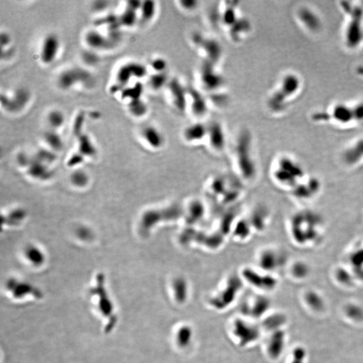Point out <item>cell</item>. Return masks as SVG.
Returning a JSON list of instances; mask_svg holds the SVG:
<instances>
[{
	"label": "cell",
	"instance_id": "6da1fadb",
	"mask_svg": "<svg viewBox=\"0 0 363 363\" xmlns=\"http://www.w3.org/2000/svg\"><path fill=\"white\" fill-rule=\"evenodd\" d=\"M302 80L298 74L289 73L280 81L278 89L268 100L269 109L274 113H280L287 109L288 104L302 91Z\"/></svg>",
	"mask_w": 363,
	"mask_h": 363
},
{
	"label": "cell",
	"instance_id": "7a4b0ae2",
	"mask_svg": "<svg viewBox=\"0 0 363 363\" xmlns=\"http://www.w3.org/2000/svg\"><path fill=\"white\" fill-rule=\"evenodd\" d=\"M341 6L346 16L344 42L348 48H357L363 41V10L359 5L347 2Z\"/></svg>",
	"mask_w": 363,
	"mask_h": 363
},
{
	"label": "cell",
	"instance_id": "3957f363",
	"mask_svg": "<svg viewBox=\"0 0 363 363\" xmlns=\"http://www.w3.org/2000/svg\"><path fill=\"white\" fill-rule=\"evenodd\" d=\"M313 121L318 122H331L339 126H348L358 124L355 104L339 102L324 111L318 112L312 116Z\"/></svg>",
	"mask_w": 363,
	"mask_h": 363
},
{
	"label": "cell",
	"instance_id": "277c9868",
	"mask_svg": "<svg viewBox=\"0 0 363 363\" xmlns=\"http://www.w3.org/2000/svg\"><path fill=\"white\" fill-rule=\"evenodd\" d=\"M302 168L296 161L291 157L285 156L278 160L274 177L280 184L295 186L297 182L302 177Z\"/></svg>",
	"mask_w": 363,
	"mask_h": 363
},
{
	"label": "cell",
	"instance_id": "5b68a950",
	"mask_svg": "<svg viewBox=\"0 0 363 363\" xmlns=\"http://www.w3.org/2000/svg\"><path fill=\"white\" fill-rule=\"evenodd\" d=\"M250 134L242 132L238 139L236 146V156L242 174L245 179H252L255 173V166L250 155Z\"/></svg>",
	"mask_w": 363,
	"mask_h": 363
},
{
	"label": "cell",
	"instance_id": "8992f818",
	"mask_svg": "<svg viewBox=\"0 0 363 363\" xmlns=\"http://www.w3.org/2000/svg\"><path fill=\"white\" fill-rule=\"evenodd\" d=\"M92 75L85 69L71 68L66 69L60 73L58 78V85L60 89L67 91L78 84L87 85L91 82Z\"/></svg>",
	"mask_w": 363,
	"mask_h": 363
},
{
	"label": "cell",
	"instance_id": "52a82bcc",
	"mask_svg": "<svg viewBox=\"0 0 363 363\" xmlns=\"http://www.w3.org/2000/svg\"><path fill=\"white\" fill-rule=\"evenodd\" d=\"M241 287L242 282L239 278H231L224 289L211 299V305L217 309H225L234 302Z\"/></svg>",
	"mask_w": 363,
	"mask_h": 363
},
{
	"label": "cell",
	"instance_id": "ba28073f",
	"mask_svg": "<svg viewBox=\"0 0 363 363\" xmlns=\"http://www.w3.org/2000/svg\"><path fill=\"white\" fill-rule=\"evenodd\" d=\"M233 331L242 346L248 345L254 342L259 338L260 335L259 328L242 320H236Z\"/></svg>",
	"mask_w": 363,
	"mask_h": 363
},
{
	"label": "cell",
	"instance_id": "9c48e42d",
	"mask_svg": "<svg viewBox=\"0 0 363 363\" xmlns=\"http://www.w3.org/2000/svg\"><path fill=\"white\" fill-rule=\"evenodd\" d=\"M194 45L201 47L207 55L206 60L213 63L214 65L219 61L221 58L222 50L221 45L213 39H206L201 34H195L192 36Z\"/></svg>",
	"mask_w": 363,
	"mask_h": 363
},
{
	"label": "cell",
	"instance_id": "30bf717a",
	"mask_svg": "<svg viewBox=\"0 0 363 363\" xmlns=\"http://www.w3.org/2000/svg\"><path fill=\"white\" fill-rule=\"evenodd\" d=\"M60 40L54 34H49L44 38L40 49V60L43 63H52L58 56L60 50Z\"/></svg>",
	"mask_w": 363,
	"mask_h": 363
},
{
	"label": "cell",
	"instance_id": "8fae6325",
	"mask_svg": "<svg viewBox=\"0 0 363 363\" xmlns=\"http://www.w3.org/2000/svg\"><path fill=\"white\" fill-rule=\"evenodd\" d=\"M167 86L169 89L170 96H171L174 106L179 111H186L187 97H188V91L183 87L177 79L170 80Z\"/></svg>",
	"mask_w": 363,
	"mask_h": 363
},
{
	"label": "cell",
	"instance_id": "7c38bea8",
	"mask_svg": "<svg viewBox=\"0 0 363 363\" xmlns=\"http://www.w3.org/2000/svg\"><path fill=\"white\" fill-rule=\"evenodd\" d=\"M297 17L302 25L310 32H318L322 28V20L318 14L311 8L302 7L299 9Z\"/></svg>",
	"mask_w": 363,
	"mask_h": 363
},
{
	"label": "cell",
	"instance_id": "4fadbf2b",
	"mask_svg": "<svg viewBox=\"0 0 363 363\" xmlns=\"http://www.w3.org/2000/svg\"><path fill=\"white\" fill-rule=\"evenodd\" d=\"M201 82L203 85L210 91L219 89L223 83L220 75L214 70V64L205 60L201 69Z\"/></svg>",
	"mask_w": 363,
	"mask_h": 363
},
{
	"label": "cell",
	"instance_id": "5bb4252c",
	"mask_svg": "<svg viewBox=\"0 0 363 363\" xmlns=\"http://www.w3.org/2000/svg\"><path fill=\"white\" fill-rule=\"evenodd\" d=\"M286 333L281 330L273 332L267 344V353L272 359H277L281 356L286 346Z\"/></svg>",
	"mask_w": 363,
	"mask_h": 363
},
{
	"label": "cell",
	"instance_id": "9a60e30c",
	"mask_svg": "<svg viewBox=\"0 0 363 363\" xmlns=\"http://www.w3.org/2000/svg\"><path fill=\"white\" fill-rule=\"evenodd\" d=\"M243 277L254 287L265 290H272L276 286V280L269 275H260L254 271L247 269L243 271Z\"/></svg>",
	"mask_w": 363,
	"mask_h": 363
},
{
	"label": "cell",
	"instance_id": "2e32d148",
	"mask_svg": "<svg viewBox=\"0 0 363 363\" xmlns=\"http://www.w3.org/2000/svg\"><path fill=\"white\" fill-rule=\"evenodd\" d=\"M30 93L25 88H20L16 90L12 96H10V100L6 111L10 113H18L25 109L30 100Z\"/></svg>",
	"mask_w": 363,
	"mask_h": 363
},
{
	"label": "cell",
	"instance_id": "e0dca14e",
	"mask_svg": "<svg viewBox=\"0 0 363 363\" xmlns=\"http://www.w3.org/2000/svg\"><path fill=\"white\" fill-rule=\"evenodd\" d=\"M207 137H208L211 146L214 150L220 151L225 148V133L219 122H214L207 126Z\"/></svg>",
	"mask_w": 363,
	"mask_h": 363
},
{
	"label": "cell",
	"instance_id": "ac0fdd59",
	"mask_svg": "<svg viewBox=\"0 0 363 363\" xmlns=\"http://www.w3.org/2000/svg\"><path fill=\"white\" fill-rule=\"evenodd\" d=\"M84 40L86 45L93 51L110 48L113 44V42L108 36H104L102 33L95 30L87 32Z\"/></svg>",
	"mask_w": 363,
	"mask_h": 363
},
{
	"label": "cell",
	"instance_id": "d6986e66",
	"mask_svg": "<svg viewBox=\"0 0 363 363\" xmlns=\"http://www.w3.org/2000/svg\"><path fill=\"white\" fill-rule=\"evenodd\" d=\"M188 95L191 99V111L192 114L197 117H203L207 112L206 99L200 91L191 88L188 90Z\"/></svg>",
	"mask_w": 363,
	"mask_h": 363
},
{
	"label": "cell",
	"instance_id": "ffe728a7",
	"mask_svg": "<svg viewBox=\"0 0 363 363\" xmlns=\"http://www.w3.org/2000/svg\"><path fill=\"white\" fill-rule=\"evenodd\" d=\"M304 302L311 311L315 313L324 311L326 308V301L318 291L310 290L306 291L303 295Z\"/></svg>",
	"mask_w": 363,
	"mask_h": 363
},
{
	"label": "cell",
	"instance_id": "44dd1931",
	"mask_svg": "<svg viewBox=\"0 0 363 363\" xmlns=\"http://www.w3.org/2000/svg\"><path fill=\"white\" fill-rule=\"evenodd\" d=\"M207 136V126L197 122L187 126L184 131V137L190 143L198 142Z\"/></svg>",
	"mask_w": 363,
	"mask_h": 363
},
{
	"label": "cell",
	"instance_id": "7402d4cb",
	"mask_svg": "<svg viewBox=\"0 0 363 363\" xmlns=\"http://www.w3.org/2000/svg\"><path fill=\"white\" fill-rule=\"evenodd\" d=\"M145 141L151 148L159 149L164 145V139L160 132L153 126H147L142 131Z\"/></svg>",
	"mask_w": 363,
	"mask_h": 363
},
{
	"label": "cell",
	"instance_id": "603a6c76",
	"mask_svg": "<svg viewBox=\"0 0 363 363\" xmlns=\"http://www.w3.org/2000/svg\"><path fill=\"white\" fill-rule=\"evenodd\" d=\"M259 263L260 267L266 271H272L276 269L279 262L276 252L272 250H265L260 255Z\"/></svg>",
	"mask_w": 363,
	"mask_h": 363
},
{
	"label": "cell",
	"instance_id": "cb8c5ba5",
	"mask_svg": "<svg viewBox=\"0 0 363 363\" xmlns=\"http://www.w3.org/2000/svg\"><path fill=\"white\" fill-rule=\"evenodd\" d=\"M270 307V300L265 296H259L254 300L250 309V313H252L253 316L259 318L269 310Z\"/></svg>",
	"mask_w": 363,
	"mask_h": 363
},
{
	"label": "cell",
	"instance_id": "d4e9b609",
	"mask_svg": "<svg viewBox=\"0 0 363 363\" xmlns=\"http://www.w3.org/2000/svg\"><path fill=\"white\" fill-rule=\"evenodd\" d=\"M174 297L177 302L182 303L186 302L188 295V287L186 280L183 278H177L173 282Z\"/></svg>",
	"mask_w": 363,
	"mask_h": 363
},
{
	"label": "cell",
	"instance_id": "484cf974",
	"mask_svg": "<svg viewBox=\"0 0 363 363\" xmlns=\"http://www.w3.org/2000/svg\"><path fill=\"white\" fill-rule=\"evenodd\" d=\"M344 313L346 318L352 322L360 323L363 322V307L354 302H350L344 308Z\"/></svg>",
	"mask_w": 363,
	"mask_h": 363
},
{
	"label": "cell",
	"instance_id": "4316f807",
	"mask_svg": "<svg viewBox=\"0 0 363 363\" xmlns=\"http://www.w3.org/2000/svg\"><path fill=\"white\" fill-rule=\"evenodd\" d=\"M285 323V315L281 313H275V314L270 315L269 318L264 321L263 326L267 331L274 332L281 330Z\"/></svg>",
	"mask_w": 363,
	"mask_h": 363
},
{
	"label": "cell",
	"instance_id": "83f0119b",
	"mask_svg": "<svg viewBox=\"0 0 363 363\" xmlns=\"http://www.w3.org/2000/svg\"><path fill=\"white\" fill-rule=\"evenodd\" d=\"M193 337V331L188 326H183L179 328L176 335L178 345L181 348H186L190 345Z\"/></svg>",
	"mask_w": 363,
	"mask_h": 363
},
{
	"label": "cell",
	"instance_id": "f1b7e54d",
	"mask_svg": "<svg viewBox=\"0 0 363 363\" xmlns=\"http://www.w3.org/2000/svg\"><path fill=\"white\" fill-rule=\"evenodd\" d=\"M128 109H129L130 113L137 118L145 116L148 111V106L146 102L141 98L130 100L128 104Z\"/></svg>",
	"mask_w": 363,
	"mask_h": 363
},
{
	"label": "cell",
	"instance_id": "f546056e",
	"mask_svg": "<svg viewBox=\"0 0 363 363\" xmlns=\"http://www.w3.org/2000/svg\"><path fill=\"white\" fill-rule=\"evenodd\" d=\"M204 207L200 202H193L188 208V223H194L199 221L204 214Z\"/></svg>",
	"mask_w": 363,
	"mask_h": 363
},
{
	"label": "cell",
	"instance_id": "4dcf8cb0",
	"mask_svg": "<svg viewBox=\"0 0 363 363\" xmlns=\"http://www.w3.org/2000/svg\"><path fill=\"white\" fill-rule=\"evenodd\" d=\"M169 81L166 72L155 73L150 76L149 83L152 89L159 91L165 86L168 85Z\"/></svg>",
	"mask_w": 363,
	"mask_h": 363
},
{
	"label": "cell",
	"instance_id": "1f68e13d",
	"mask_svg": "<svg viewBox=\"0 0 363 363\" xmlns=\"http://www.w3.org/2000/svg\"><path fill=\"white\" fill-rule=\"evenodd\" d=\"M137 12L126 7L124 12L119 17V25L124 27H133L137 23Z\"/></svg>",
	"mask_w": 363,
	"mask_h": 363
},
{
	"label": "cell",
	"instance_id": "d6a6232c",
	"mask_svg": "<svg viewBox=\"0 0 363 363\" xmlns=\"http://www.w3.org/2000/svg\"><path fill=\"white\" fill-rule=\"evenodd\" d=\"M65 121V115L58 110L51 111L47 116V122L50 125L51 129L56 130L61 127Z\"/></svg>",
	"mask_w": 363,
	"mask_h": 363
},
{
	"label": "cell",
	"instance_id": "836d02e7",
	"mask_svg": "<svg viewBox=\"0 0 363 363\" xmlns=\"http://www.w3.org/2000/svg\"><path fill=\"white\" fill-rule=\"evenodd\" d=\"M141 18L146 22H149L154 18L156 13V4L153 1H143L140 9Z\"/></svg>",
	"mask_w": 363,
	"mask_h": 363
},
{
	"label": "cell",
	"instance_id": "e575fe53",
	"mask_svg": "<svg viewBox=\"0 0 363 363\" xmlns=\"http://www.w3.org/2000/svg\"><path fill=\"white\" fill-rule=\"evenodd\" d=\"M132 77V73L130 70L128 64H125L119 67L117 72V82L118 85L121 87H124L130 82Z\"/></svg>",
	"mask_w": 363,
	"mask_h": 363
},
{
	"label": "cell",
	"instance_id": "d590c367",
	"mask_svg": "<svg viewBox=\"0 0 363 363\" xmlns=\"http://www.w3.org/2000/svg\"><path fill=\"white\" fill-rule=\"evenodd\" d=\"M310 269L303 262H297L291 269V274L296 279L302 280L307 278L309 274Z\"/></svg>",
	"mask_w": 363,
	"mask_h": 363
},
{
	"label": "cell",
	"instance_id": "8d00e7d4",
	"mask_svg": "<svg viewBox=\"0 0 363 363\" xmlns=\"http://www.w3.org/2000/svg\"><path fill=\"white\" fill-rule=\"evenodd\" d=\"M144 88L141 83H137L133 87L124 89L122 91V96L124 98H130L131 100L141 98Z\"/></svg>",
	"mask_w": 363,
	"mask_h": 363
},
{
	"label": "cell",
	"instance_id": "74e56055",
	"mask_svg": "<svg viewBox=\"0 0 363 363\" xmlns=\"http://www.w3.org/2000/svg\"><path fill=\"white\" fill-rule=\"evenodd\" d=\"M45 139L47 144L54 149H60L62 147V141L56 130L51 129L45 133Z\"/></svg>",
	"mask_w": 363,
	"mask_h": 363
},
{
	"label": "cell",
	"instance_id": "f35d334b",
	"mask_svg": "<svg viewBox=\"0 0 363 363\" xmlns=\"http://www.w3.org/2000/svg\"><path fill=\"white\" fill-rule=\"evenodd\" d=\"M222 20H223V23L225 25L231 27L238 21L237 14H236V10H235L234 5H229L225 9L224 12L223 13V15H222Z\"/></svg>",
	"mask_w": 363,
	"mask_h": 363
},
{
	"label": "cell",
	"instance_id": "ab89813d",
	"mask_svg": "<svg viewBox=\"0 0 363 363\" xmlns=\"http://www.w3.org/2000/svg\"><path fill=\"white\" fill-rule=\"evenodd\" d=\"M127 64L133 77L141 79L146 76L148 70H147L146 66L143 65V64L137 63V62H131V63Z\"/></svg>",
	"mask_w": 363,
	"mask_h": 363
},
{
	"label": "cell",
	"instance_id": "60d3db41",
	"mask_svg": "<svg viewBox=\"0 0 363 363\" xmlns=\"http://www.w3.org/2000/svg\"><path fill=\"white\" fill-rule=\"evenodd\" d=\"M250 26L248 23L244 20H238V21L231 27V34H232L233 37L236 38L240 35L242 33L247 32L249 29Z\"/></svg>",
	"mask_w": 363,
	"mask_h": 363
},
{
	"label": "cell",
	"instance_id": "b9f144b4",
	"mask_svg": "<svg viewBox=\"0 0 363 363\" xmlns=\"http://www.w3.org/2000/svg\"><path fill=\"white\" fill-rule=\"evenodd\" d=\"M82 59L84 63L91 66L96 65L100 60L98 55L91 49L82 53Z\"/></svg>",
	"mask_w": 363,
	"mask_h": 363
},
{
	"label": "cell",
	"instance_id": "7bdbcfd3",
	"mask_svg": "<svg viewBox=\"0 0 363 363\" xmlns=\"http://www.w3.org/2000/svg\"><path fill=\"white\" fill-rule=\"evenodd\" d=\"M86 114L82 111L79 113L74 119L73 123V131L76 135H82V129H83L84 123H85Z\"/></svg>",
	"mask_w": 363,
	"mask_h": 363
},
{
	"label": "cell",
	"instance_id": "ee69618b",
	"mask_svg": "<svg viewBox=\"0 0 363 363\" xmlns=\"http://www.w3.org/2000/svg\"><path fill=\"white\" fill-rule=\"evenodd\" d=\"M79 141H80V150L84 153H93L94 150L91 144L89 137L84 134L79 136Z\"/></svg>",
	"mask_w": 363,
	"mask_h": 363
},
{
	"label": "cell",
	"instance_id": "f6af8a7d",
	"mask_svg": "<svg viewBox=\"0 0 363 363\" xmlns=\"http://www.w3.org/2000/svg\"><path fill=\"white\" fill-rule=\"evenodd\" d=\"M307 358V351L303 346H297L291 352V358L295 360L306 361Z\"/></svg>",
	"mask_w": 363,
	"mask_h": 363
},
{
	"label": "cell",
	"instance_id": "bcb514c9",
	"mask_svg": "<svg viewBox=\"0 0 363 363\" xmlns=\"http://www.w3.org/2000/svg\"><path fill=\"white\" fill-rule=\"evenodd\" d=\"M150 65L155 73L166 72L168 66L166 60L162 58H156L151 60Z\"/></svg>",
	"mask_w": 363,
	"mask_h": 363
},
{
	"label": "cell",
	"instance_id": "7dc6e473",
	"mask_svg": "<svg viewBox=\"0 0 363 363\" xmlns=\"http://www.w3.org/2000/svg\"><path fill=\"white\" fill-rule=\"evenodd\" d=\"M10 37L8 33L1 32L0 36V43H1V49H5L10 43Z\"/></svg>",
	"mask_w": 363,
	"mask_h": 363
},
{
	"label": "cell",
	"instance_id": "c3c4849f",
	"mask_svg": "<svg viewBox=\"0 0 363 363\" xmlns=\"http://www.w3.org/2000/svg\"><path fill=\"white\" fill-rule=\"evenodd\" d=\"M181 6L185 10H191L195 8L197 5V1H191V0H188V1H180Z\"/></svg>",
	"mask_w": 363,
	"mask_h": 363
},
{
	"label": "cell",
	"instance_id": "681fc988",
	"mask_svg": "<svg viewBox=\"0 0 363 363\" xmlns=\"http://www.w3.org/2000/svg\"><path fill=\"white\" fill-rule=\"evenodd\" d=\"M143 1H129L127 2V8L131 10L136 11L140 10Z\"/></svg>",
	"mask_w": 363,
	"mask_h": 363
},
{
	"label": "cell",
	"instance_id": "f907efd6",
	"mask_svg": "<svg viewBox=\"0 0 363 363\" xmlns=\"http://www.w3.org/2000/svg\"><path fill=\"white\" fill-rule=\"evenodd\" d=\"M107 1H96L93 7H94L95 10H98V9H100V10H102H102H104V8H106V7H107Z\"/></svg>",
	"mask_w": 363,
	"mask_h": 363
},
{
	"label": "cell",
	"instance_id": "816d5d0a",
	"mask_svg": "<svg viewBox=\"0 0 363 363\" xmlns=\"http://www.w3.org/2000/svg\"><path fill=\"white\" fill-rule=\"evenodd\" d=\"M289 363H305V361L295 360V359H291Z\"/></svg>",
	"mask_w": 363,
	"mask_h": 363
},
{
	"label": "cell",
	"instance_id": "f5cc1de1",
	"mask_svg": "<svg viewBox=\"0 0 363 363\" xmlns=\"http://www.w3.org/2000/svg\"><path fill=\"white\" fill-rule=\"evenodd\" d=\"M359 71H360L361 74L363 76V67H362V68H360V70Z\"/></svg>",
	"mask_w": 363,
	"mask_h": 363
}]
</instances>
